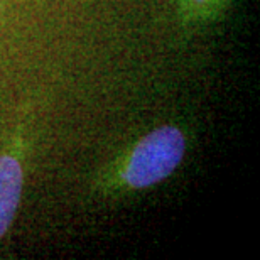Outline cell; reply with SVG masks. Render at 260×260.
Instances as JSON below:
<instances>
[{"mask_svg": "<svg viewBox=\"0 0 260 260\" xmlns=\"http://www.w3.org/2000/svg\"><path fill=\"white\" fill-rule=\"evenodd\" d=\"M22 194V168L17 159L0 155V238L9 230Z\"/></svg>", "mask_w": 260, "mask_h": 260, "instance_id": "2", "label": "cell"}, {"mask_svg": "<svg viewBox=\"0 0 260 260\" xmlns=\"http://www.w3.org/2000/svg\"><path fill=\"white\" fill-rule=\"evenodd\" d=\"M193 2H205V0H193Z\"/></svg>", "mask_w": 260, "mask_h": 260, "instance_id": "3", "label": "cell"}, {"mask_svg": "<svg viewBox=\"0 0 260 260\" xmlns=\"http://www.w3.org/2000/svg\"><path fill=\"white\" fill-rule=\"evenodd\" d=\"M186 150L184 135L179 128L166 125L135 145L123 173L127 184L132 188H147L173 174Z\"/></svg>", "mask_w": 260, "mask_h": 260, "instance_id": "1", "label": "cell"}]
</instances>
